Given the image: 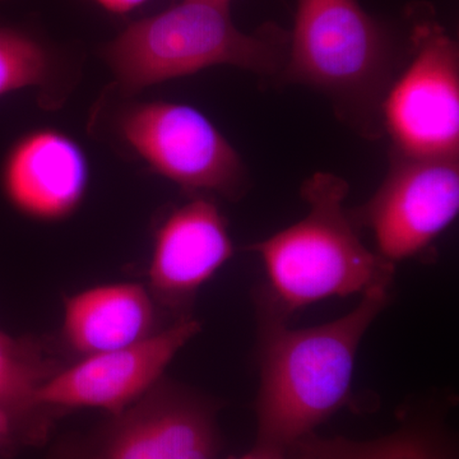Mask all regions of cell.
Masks as SVG:
<instances>
[{"label": "cell", "mask_w": 459, "mask_h": 459, "mask_svg": "<svg viewBox=\"0 0 459 459\" xmlns=\"http://www.w3.org/2000/svg\"><path fill=\"white\" fill-rule=\"evenodd\" d=\"M389 289H371L341 318L301 329L287 327L286 316L265 296L259 299L255 449L286 457L350 403L359 347L388 305Z\"/></svg>", "instance_id": "obj_1"}, {"label": "cell", "mask_w": 459, "mask_h": 459, "mask_svg": "<svg viewBox=\"0 0 459 459\" xmlns=\"http://www.w3.org/2000/svg\"><path fill=\"white\" fill-rule=\"evenodd\" d=\"M349 184L329 172L305 181L307 216L273 237L247 247L267 272L268 301L289 316L329 298L391 287L394 264L365 247L344 210Z\"/></svg>", "instance_id": "obj_2"}, {"label": "cell", "mask_w": 459, "mask_h": 459, "mask_svg": "<svg viewBox=\"0 0 459 459\" xmlns=\"http://www.w3.org/2000/svg\"><path fill=\"white\" fill-rule=\"evenodd\" d=\"M229 5L219 0H181L135 21L105 47V62L128 93L214 65L258 74L285 68V39L273 29L241 31Z\"/></svg>", "instance_id": "obj_3"}, {"label": "cell", "mask_w": 459, "mask_h": 459, "mask_svg": "<svg viewBox=\"0 0 459 459\" xmlns=\"http://www.w3.org/2000/svg\"><path fill=\"white\" fill-rule=\"evenodd\" d=\"M391 48L385 30L358 0H298L287 78L327 93L342 111L382 107Z\"/></svg>", "instance_id": "obj_4"}, {"label": "cell", "mask_w": 459, "mask_h": 459, "mask_svg": "<svg viewBox=\"0 0 459 459\" xmlns=\"http://www.w3.org/2000/svg\"><path fill=\"white\" fill-rule=\"evenodd\" d=\"M220 404L162 377L122 412L63 437L47 459H217Z\"/></svg>", "instance_id": "obj_5"}, {"label": "cell", "mask_w": 459, "mask_h": 459, "mask_svg": "<svg viewBox=\"0 0 459 459\" xmlns=\"http://www.w3.org/2000/svg\"><path fill=\"white\" fill-rule=\"evenodd\" d=\"M412 60L382 102L386 131L401 156L458 159L459 51L434 22L413 29Z\"/></svg>", "instance_id": "obj_6"}, {"label": "cell", "mask_w": 459, "mask_h": 459, "mask_svg": "<svg viewBox=\"0 0 459 459\" xmlns=\"http://www.w3.org/2000/svg\"><path fill=\"white\" fill-rule=\"evenodd\" d=\"M124 141L157 174L181 188L238 197L246 170L235 148L198 108L153 101L120 117Z\"/></svg>", "instance_id": "obj_7"}, {"label": "cell", "mask_w": 459, "mask_h": 459, "mask_svg": "<svg viewBox=\"0 0 459 459\" xmlns=\"http://www.w3.org/2000/svg\"><path fill=\"white\" fill-rule=\"evenodd\" d=\"M458 211V159L398 155L358 219L373 232L377 255L394 264L421 255Z\"/></svg>", "instance_id": "obj_8"}, {"label": "cell", "mask_w": 459, "mask_h": 459, "mask_svg": "<svg viewBox=\"0 0 459 459\" xmlns=\"http://www.w3.org/2000/svg\"><path fill=\"white\" fill-rule=\"evenodd\" d=\"M201 328L189 314L141 342L86 356L39 386L32 402L65 413L80 409L122 412L164 377L175 356Z\"/></svg>", "instance_id": "obj_9"}, {"label": "cell", "mask_w": 459, "mask_h": 459, "mask_svg": "<svg viewBox=\"0 0 459 459\" xmlns=\"http://www.w3.org/2000/svg\"><path fill=\"white\" fill-rule=\"evenodd\" d=\"M234 255L228 223L219 207L195 198L157 228L151 255L148 291L175 318L189 316L199 289Z\"/></svg>", "instance_id": "obj_10"}, {"label": "cell", "mask_w": 459, "mask_h": 459, "mask_svg": "<svg viewBox=\"0 0 459 459\" xmlns=\"http://www.w3.org/2000/svg\"><path fill=\"white\" fill-rule=\"evenodd\" d=\"M90 181L83 148L65 132L35 129L9 148L0 186L18 213L41 222L63 221L82 204Z\"/></svg>", "instance_id": "obj_11"}, {"label": "cell", "mask_w": 459, "mask_h": 459, "mask_svg": "<svg viewBox=\"0 0 459 459\" xmlns=\"http://www.w3.org/2000/svg\"><path fill=\"white\" fill-rule=\"evenodd\" d=\"M159 307L138 283L92 287L66 299L63 342L82 358L132 346L161 331Z\"/></svg>", "instance_id": "obj_12"}, {"label": "cell", "mask_w": 459, "mask_h": 459, "mask_svg": "<svg viewBox=\"0 0 459 459\" xmlns=\"http://www.w3.org/2000/svg\"><path fill=\"white\" fill-rule=\"evenodd\" d=\"M65 367L53 344L0 331V400L33 403L39 386Z\"/></svg>", "instance_id": "obj_13"}, {"label": "cell", "mask_w": 459, "mask_h": 459, "mask_svg": "<svg viewBox=\"0 0 459 459\" xmlns=\"http://www.w3.org/2000/svg\"><path fill=\"white\" fill-rule=\"evenodd\" d=\"M53 72V57L40 40L16 27H0V98L47 87Z\"/></svg>", "instance_id": "obj_14"}, {"label": "cell", "mask_w": 459, "mask_h": 459, "mask_svg": "<svg viewBox=\"0 0 459 459\" xmlns=\"http://www.w3.org/2000/svg\"><path fill=\"white\" fill-rule=\"evenodd\" d=\"M369 459H457L455 443L433 419H411L394 433L370 440Z\"/></svg>", "instance_id": "obj_15"}, {"label": "cell", "mask_w": 459, "mask_h": 459, "mask_svg": "<svg viewBox=\"0 0 459 459\" xmlns=\"http://www.w3.org/2000/svg\"><path fill=\"white\" fill-rule=\"evenodd\" d=\"M65 415L51 407L0 400V459L16 458L25 449L47 443Z\"/></svg>", "instance_id": "obj_16"}, {"label": "cell", "mask_w": 459, "mask_h": 459, "mask_svg": "<svg viewBox=\"0 0 459 459\" xmlns=\"http://www.w3.org/2000/svg\"><path fill=\"white\" fill-rule=\"evenodd\" d=\"M93 2L98 3L100 7L110 13L126 14L141 7L148 0H93Z\"/></svg>", "instance_id": "obj_17"}, {"label": "cell", "mask_w": 459, "mask_h": 459, "mask_svg": "<svg viewBox=\"0 0 459 459\" xmlns=\"http://www.w3.org/2000/svg\"><path fill=\"white\" fill-rule=\"evenodd\" d=\"M231 459H287V457H282V455H273V453L259 451V449L253 448L252 451L247 453L243 457Z\"/></svg>", "instance_id": "obj_18"}, {"label": "cell", "mask_w": 459, "mask_h": 459, "mask_svg": "<svg viewBox=\"0 0 459 459\" xmlns=\"http://www.w3.org/2000/svg\"><path fill=\"white\" fill-rule=\"evenodd\" d=\"M219 2L230 3V0H219Z\"/></svg>", "instance_id": "obj_19"}]
</instances>
